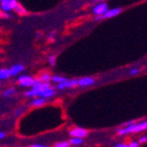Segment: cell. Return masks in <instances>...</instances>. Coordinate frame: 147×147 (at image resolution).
<instances>
[{"instance_id":"cell-15","label":"cell","mask_w":147,"mask_h":147,"mask_svg":"<svg viewBox=\"0 0 147 147\" xmlns=\"http://www.w3.org/2000/svg\"><path fill=\"white\" fill-rule=\"evenodd\" d=\"M40 80H41L42 82H49V81L52 80V77H51L49 74H43V75H41V77H40Z\"/></svg>"},{"instance_id":"cell-28","label":"cell","mask_w":147,"mask_h":147,"mask_svg":"<svg viewBox=\"0 0 147 147\" xmlns=\"http://www.w3.org/2000/svg\"><path fill=\"white\" fill-rule=\"evenodd\" d=\"M0 10H1V7H0Z\"/></svg>"},{"instance_id":"cell-12","label":"cell","mask_w":147,"mask_h":147,"mask_svg":"<svg viewBox=\"0 0 147 147\" xmlns=\"http://www.w3.org/2000/svg\"><path fill=\"white\" fill-rule=\"evenodd\" d=\"M45 102H47L45 98H43V97H40V98H37V99H35V100L32 101L31 105L32 106H37V107H40V106H42L43 104H45Z\"/></svg>"},{"instance_id":"cell-1","label":"cell","mask_w":147,"mask_h":147,"mask_svg":"<svg viewBox=\"0 0 147 147\" xmlns=\"http://www.w3.org/2000/svg\"><path fill=\"white\" fill-rule=\"evenodd\" d=\"M145 130H147V121H143V123H132V125H127L125 127L118 131V135H125V134H130V133H138Z\"/></svg>"},{"instance_id":"cell-11","label":"cell","mask_w":147,"mask_h":147,"mask_svg":"<svg viewBox=\"0 0 147 147\" xmlns=\"http://www.w3.org/2000/svg\"><path fill=\"white\" fill-rule=\"evenodd\" d=\"M56 94V92H55V90L54 88H47V90H44L43 92H42V94H41V96L40 97H43V98H51V97H53V96Z\"/></svg>"},{"instance_id":"cell-3","label":"cell","mask_w":147,"mask_h":147,"mask_svg":"<svg viewBox=\"0 0 147 147\" xmlns=\"http://www.w3.org/2000/svg\"><path fill=\"white\" fill-rule=\"evenodd\" d=\"M1 1V9L3 11H10L18 6L17 0H0Z\"/></svg>"},{"instance_id":"cell-24","label":"cell","mask_w":147,"mask_h":147,"mask_svg":"<svg viewBox=\"0 0 147 147\" xmlns=\"http://www.w3.org/2000/svg\"><path fill=\"white\" fill-rule=\"evenodd\" d=\"M116 147H127V145L125 143H118V144H115Z\"/></svg>"},{"instance_id":"cell-2","label":"cell","mask_w":147,"mask_h":147,"mask_svg":"<svg viewBox=\"0 0 147 147\" xmlns=\"http://www.w3.org/2000/svg\"><path fill=\"white\" fill-rule=\"evenodd\" d=\"M49 88V86L47 84V82H42L41 81V82H38V84H34L31 91L25 93V96H26V97H36V96H41L42 92Z\"/></svg>"},{"instance_id":"cell-7","label":"cell","mask_w":147,"mask_h":147,"mask_svg":"<svg viewBox=\"0 0 147 147\" xmlns=\"http://www.w3.org/2000/svg\"><path fill=\"white\" fill-rule=\"evenodd\" d=\"M76 84H77V80H75V79H70V80L66 79L65 81H62V82L58 84V88L59 90H64L66 88H73Z\"/></svg>"},{"instance_id":"cell-18","label":"cell","mask_w":147,"mask_h":147,"mask_svg":"<svg viewBox=\"0 0 147 147\" xmlns=\"http://www.w3.org/2000/svg\"><path fill=\"white\" fill-rule=\"evenodd\" d=\"M56 147H68L70 146V142H59L55 145Z\"/></svg>"},{"instance_id":"cell-13","label":"cell","mask_w":147,"mask_h":147,"mask_svg":"<svg viewBox=\"0 0 147 147\" xmlns=\"http://www.w3.org/2000/svg\"><path fill=\"white\" fill-rule=\"evenodd\" d=\"M9 76H11L10 69H0V79H6Z\"/></svg>"},{"instance_id":"cell-21","label":"cell","mask_w":147,"mask_h":147,"mask_svg":"<svg viewBox=\"0 0 147 147\" xmlns=\"http://www.w3.org/2000/svg\"><path fill=\"white\" fill-rule=\"evenodd\" d=\"M139 69L138 68H135V69H132L130 71V75H135V74H137V73H139Z\"/></svg>"},{"instance_id":"cell-10","label":"cell","mask_w":147,"mask_h":147,"mask_svg":"<svg viewBox=\"0 0 147 147\" xmlns=\"http://www.w3.org/2000/svg\"><path fill=\"white\" fill-rule=\"evenodd\" d=\"M25 70V67L21 64H18V65H13V66L10 68V74L11 76H15V75H18L19 73L23 72Z\"/></svg>"},{"instance_id":"cell-25","label":"cell","mask_w":147,"mask_h":147,"mask_svg":"<svg viewBox=\"0 0 147 147\" xmlns=\"http://www.w3.org/2000/svg\"><path fill=\"white\" fill-rule=\"evenodd\" d=\"M32 147H42V146H44V145H42V144H33V145H31Z\"/></svg>"},{"instance_id":"cell-6","label":"cell","mask_w":147,"mask_h":147,"mask_svg":"<svg viewBox=\"0 0 147 147\" xmlns=\"http://www.w3.org/2000/svg\"><path fill=\"white\" fill-rule=\"evenodd\" d=\"M120 12H121V8H113V9H108L107 11L104 13L102 17H99L97 19H109V18H113L115 17V16L119 15Z\"/></svg>"},{"instance_id":"cell-17","label":"cell","mask_w":147,"mask_h":147,"mask_svg":"<svg viewBox=\"0 0 147 147\" xmlns=\"http://www.w3.org/2000/svg\"><path fill=\"white\" fill-rule=\"evenodd\" d=\"M15 9H16V11L19 12V13H21V15H25V13H26V10H25L22 6H20L19 4H18V6L15 8Z\"/></svg>"},{"instance_id":"cell-16","label":"cell","mask_w":147,"mask_h":147,"mask_svg":"<svg viewBox=\"0 0 147 147\" xmlns=\"http://www.w3.org/2000/svg\"><path fill=\"white\" fill-rule=\"evenodd\" d=\"M67 78H65V77H61V76H54V77H52V80L55 81V82H57V84H59V82H62V81H65Z\"/></svg>"},{"instance_id":"cell-4","label":"cell","mask_w":147,"mask_h":147,"mask_svg":"<svg viewBox=\"0 0 147 147\" xmlns=\"http://www.w3.org/2000/svg\"><path fill=\"white\" fill-rule=\"evenodd\" d=\"M19 84L22 86H33V84H34V79L28 75L20 76V77H19Z\"/></svg>"},{"instance_id":"cell-9","label":"cell","mask_w":147,"mask_h":147,"mask_svg":"<svg viewBox=\"0 0 147 147\" xmlns=\"http://www.w3.org/2000/svg\"><path fill=\"white\" fill-rule=\"evenodd\" d=\"M95 84V79L90 78V77H84V78H80L77 81V84L80 86H92Z\"/></svg>"},{"instance_id":"cell-29","label":"cell","mask_w":147,"mask_h":147,"mask_svg":"<svg viewBox=\"0 0 147 147\" xmlns=\"http://www.w3.org/2000/svg\"><path fill=\"white\" fill-rule=\"evenodd\" d=\"M95 1H97V0H95Z\"/></svg>"},{"instance_id":"cell-8","label":"cell","mask_w":147,"mask_h":147,"mask_svg":"<svg viewBox=\"0 0 147 147\" xmlns=\"http://www.w3.org/2000/svg\"><path fill=\"white\" fill-rule=\"evenodd\" d=\"M70 135L72 137L84 138L86 136H88V131L84 130V129H80V127H76V129H73V130L70 131Z\"/></svg>"},{"instance_id":"cell-14","label":"cell","mask_w":147,"mask_h":147,"mask_svg":"<svg viewBox=\"0 0 147 147\" xmlns=\"http://www.w3.org/2000/svg\"><path fill=\"white\" fill-rule=\"evenodd\" d=\"M84 143V139L79 137H73L71 140H70V144L72 145H80Z\"/></svg>"},{"instance_id":"cell-23","label":"cell","mask_w":147,"mask_h":147,"mask_svg":"<svg viewBox=\"0 0 147 147\" xmlns=\"http://www.w3.org/2000/svg\"><path fill=\"white\" fill-rule=\"evenodd\" d=\"M127 146H131V147H138V146H139V143H138V142H132L130 145H127Z\"/></svg>"},{"instance_id":"cell-27","label":"cell","mask_w":147,"mask_h":147,"mask_svg":"<svg viewBox=\"0 0 147 147\" xmlns=\"http://www.w3.org/2000/svg\"><path fill=\"white\" fill-rule=\"evenodd\" d=\"M22 112H23V110H18L17 112H16V114H17V115H20Z\"/></svg>"},{"instance_id":"cell-22","label":"cell","mask_w":147,"mask_h":147,"mask_svg":"<svg viewBox=\"0 0 147 147\" xmlns=\"http://www.w3.org/2000/svg\"><path fill=\"white\" fill-rule=\"evenodd\" d=\"M139 141H140V143H145L147 141V137H146V136H143V137L140 138Z\"/></svg>"},{"instance_id":"cell-5","label":"cell","mask_w":147,"mask_h":147,"mask_svg":"<svg viewBox=\"0 0 147 147\" xmlns=\"http://www.w3.org/2000/svg\"><path fill=\"white\" fill-rule=\"evenodd\" d=\"M107 10H108V6L106 3H99L98 5H96L95 7H94L93 12L97 16H102V15H104Z\"/></svg>"},{"instance_id":"cell-26","label":"cell","mask_w":147,"mask_h":147,"mask_svg":"<svg viewBox=\"0 0 147 147\" xmlns=\"http://www.w3.org/2000/svg\"><path fill=\"white\" fill-rule=\"evenodd\" d=\"M5 137V134L3 132H0V139H3Z\"/></svg>"},{"instance_id":"cell-19","label":"cell","mask_w":147,"mask_h":147,"mask_svg":"<svg viewBox=\"0 0 147 147\" xmlns=\"http://www.w3.org/2000/svg\"><path fill=\"white\" fill-rule=\"evenodd\" d=\"M15 92V88H9V90H6V91L3 93V97H8V96L12 95Z\"/></svg>"},{"instance_id":"cell-20","label":"cell","mask_w":147,"mask_h":147,"mask_svg":"<svg viewBox=\"0 0 147 147\" xmlns=\"http://www.w3.org/2000/svg\"><path fill=\"white\" fill-rule=\"evenodd\" d=\"M49 63L51 64V66H53L54 67L55 65H56V58H55V57H49Z\"/></svg>"}]
</instances>
